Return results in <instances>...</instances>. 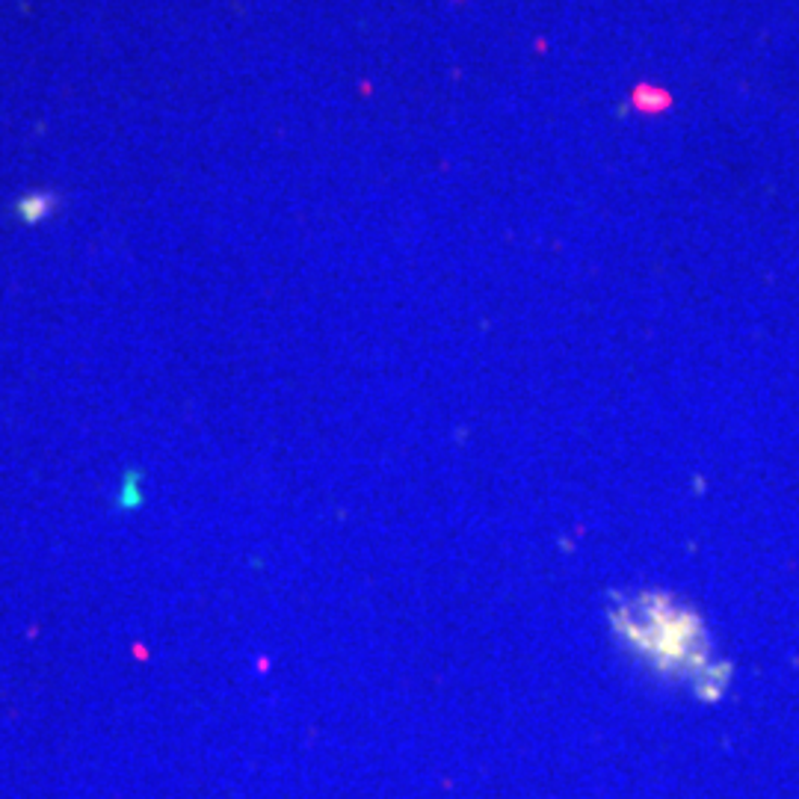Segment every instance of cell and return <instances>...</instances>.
Returning a JSON list of instances; mask_svg holds the SVG:
<instances>
[{"label": "cell", "mask_w": 799, "mask_h": 799, "mask_svg": "<svg viewBox=\"0 0 799 799\" xmlns=\"http://www.w3.org/2000/svg\"><path fill=\"white\" fill-rule=\"evenodd\" d=\"M143 477H139L137 471H131L125 474V480H122V485H119V492H116V506L119 509H134V506L143 504Z\"/></svg>", "instance_id": "1"}]
</instances>
